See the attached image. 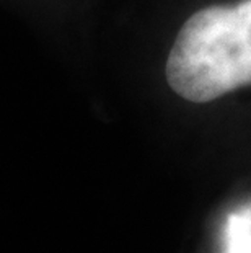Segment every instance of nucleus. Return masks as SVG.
<instances>
[{"label": "nucleus", "mask_w": 251, "mask_h": 253, "mask_svg": "<svg viewBox=\"0 0 251 253\" xmlns=\"http://www.w3.org/2000/svg\"><path fill=\"white\" fill-rule=\"evenodd\" d=\"M165 74L175 93L194 103L251 85V0L191 15L173 42Z\"/></svg>", "instance_id": "1"}, {"label": "nucleus", "mask_w": 251, "mask_h": 253, "mask_svg": "<svg viewBox=\"0 0 251 253\" xmlns=\"http://www.w3.org/2000/svg\"><path fill=\"white\" fill-rule=\"evenodd\" d=\"M225 253H251V212L228 217Z\"/></svg>", "instance_id": "2"}]
</instances>
